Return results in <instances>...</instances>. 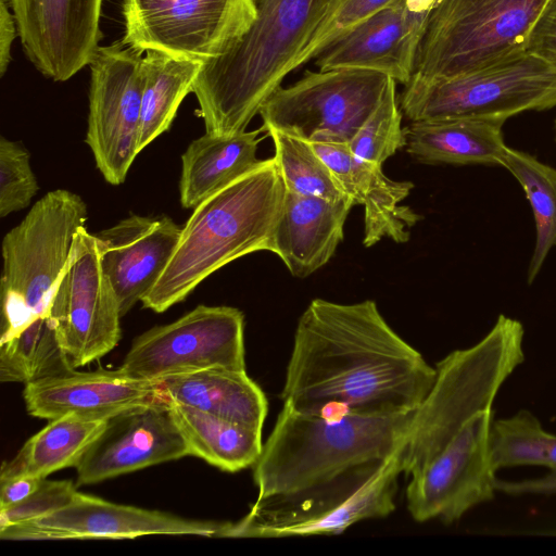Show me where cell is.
<instances>
[{
	"mask_svg": "<svg viewBox=\"0 0 556 556\" xmlns=\"http://www.w3.org/2000/svg\"><path fill=\"white\" fill-rule=\"evenodd\" d=\"M435 375L375 301L314 299L296 325L281 399L292 410L330 418L407 414Z\"/></svg>",
	"mask_w": 556,
	"mask_h": 556,
	"instance_id": "cell-1",
	"label": "cell"
},
{
	"mask_svg": "<svg viewBox=\"0 0 556 556\" xmlns=\"http://www.w3.org/2000/svg\"><path fill=\"white\" fill-rule=\"evenodd\" d=\"M256 18L230 50L210 60L193 84L206 132L247 130L288 74L302 66L337 0H252Z\"/></svg>",
	"mask_w": 556,
	"mask_h": 556,
	"instance_id": "cell-2",
	"label": "cell"
},
{
	"mask_svg": "<svg viewBox=\"0 0 556 556\" xmlns=\"http://www.w3.org/2000/svg\"><path fill=\"white\" fill-rule=\"evenodd\" d=\"M285 194L273 156L201 202L182 227L164 271L141 300L143 307L163 313L230 262L271 252Z\"/></svg>",
	"mask_w": 556,
	"mask_h": 556,
	"instance_id": "cell-3",
	"label": "cell"
},
{
	"mask_svg": "<svg viewBox=\"0 0 556 556\" xmlns=\"http://www.w3.org/2000/svg\"><path fill=\"white\" fill-rule=\"evenodd\" d=\"M414 413L330 418L283 406L253 465L258 496L301 490L394 457L409 434Z\"/></svg>",
	"mask_w": 556,
	"mask_h": 556,
	"instance_id": "cell-4",
	"label": "cell"
},
{
	"mask_svg": "<svg viewBox=\"0 0 556 556\" xmlns=\"http://www.w3.org/2000/svg\"><path fill=\"white\" fill-rule=\"evenodd\" d=\"M523 336L519 320L501 314L478 343L437 364L434 382L400 452L403 473L420 470L473 416L492 409L498 390L525 361Z\"/></svg>",
	"mask_w": 556,
	"mask_h": 556,
	"instance_id": "cell-5",
	"label": "cell"
},
{
	"mask_svg": "<svg viewBox=\"0 0 556 556\" xmlns=\"http://www.w3.org/2000/svg\"><path fill=\"white\" fill-rule=\"evenodd\" d=\"M86 222L87 204L80 195L56 189L38 200L4 236L0 343L13 339L35 320L49 317L75 233Z\"/></svg>",
	"mask_w": 556,
	"mask_h": 556,
	"instance_id": "cell-6",
	"label": "cell"
},
{
	"mask_svg": "<svg viewBox=\"0 0 556 556\" xmlns=\"http://www.w3.org/2000/svg\"><path fill=\"white\" fill-rule=\"evenodd\" d=\"M401 452V451H400ZM400 453L289 493L257 496L249 513L230 523L225 538L338 534L395 508Z\"/></svg>",
	"mask_w": 556,
	"mask_h": 556,
	"instance_id": "cell-7",
	"label": "cell"
},
{
	"mask_svg": "<svg viewBox=\"0 0 556 556\" xmlns=\"http://www.w3.org/2000/svg\"><path fill=\"white\" fill-rule=\"evenodd\" d=\"M399 105L410 122L458 117L506 122L522 112L556 106V63L522 51L452 77L412 76Z\"/></svg>",
	"mask_w": 556,
	"mask_h": 556,
	"instance_id": "cell-8",
	"label": "cell"
},
{
	"mask_svg": "<svg viewBox=\"0 0 556 556\" xmlns=\"http://www.w3.org/2000/svg\"><path fill=\"white\" fill-rule=\"evenodd\" d=\"M551 0H438L417 51L414 77L469 73L526 51Z\"/></svg>",
	"mask_w": 556,
	"mask_h": 556,
	"instance_id": "cell-9",
	"label": "cell"
},
{
	"mask_svg": "<svg viewBox=\"0 0 556 556\" xmlns=\"http://www.w3.org/2000/svg\"><path fill=\"white\" fill-rule=\"evenodd\" d=\"M390 77L368 70L307 71L279 87L260 110L262 128L307 141L349 142L380 103Z\"/></svg>",
	"mask_w": 556,
	"mask_h": 556,
	"instance_id": "cell-10",
	"label": "cell"
},
{
	"mask_svg": "<svg viewBox=\"0 0 556 556\" xmlns=\"http://www.w3.org/2000/svg\"><path fill=\"white\" fill-rule=\"evenodd\" d=\"M122 43L202 62L225 54L256 18L252 0H123Z\"/></svg>",
	"mask_w": 556,
	"mask_h": 556,
	"instance_id": "cell-11",
	"label": "cell"
},
{
	"mask_svg": "<svg viewBox=\"0 0 556 556\" xmlns=\"http://www.w3.org/2000/svg\"><path fill=\"white\" fill-rule=\"evenodd\" d=\"M244 316L231 306L198 305L131 343L121 368L144 380L210 368L245 370Z\"/></svg>",
	"mask_w": 556,
	"mask_h": 556,
	"instance_id": "cell-12",
	"label": "cell"
},
{
	"mask_svg": "<svg viewBox=\"0 0 556 556\" xmlns=\"http://www.w3.org/2000/svg\"><path fill=\"white\" fill-rule=\"evenodd\" d=\"M49 318L74 369L97 361L121 339V311L94 235L80 227L58 282Z\"/></svg>",
	"mask_w": 556,
	"mask_h": 556,
	"instance_id": "cell-13",
	"label": "cell"
},
{
	"mask_svg": "<svg viewBox=\"0 0 556 556\" xmlns=\"http://www.w3.org/2000/svg\"><path fill=\"white\" fill-rule=\"evenodd\" d=\"M86 142L104 179L123 184L138 152L146 73L142 52L122 42L97 49L90 64Z\"/></svg>",
	"mask_w": 556,
	"mask_h": 556,
	"instance_id": "cell-14",
	"label": "cell"
},
{
	"mask_svg": "<svg viewBox=\"0 0 556 556\" xmlns=\"http://www.w3.org/2000/svg\"><path fill=\"white\" fill-rule=\"evenodd\" d=\"M492 409L473 416L420 470L410 475L407 508L418 522L452 523L494 497L496 477L490 455Z\"/></svg>",
	"mask_w": 556,
	"mask_h": 556,
	"instance_id": "cell-15",
	"label": "cell"
},
{
	"mask_svg": "<svg viewBox=\"0 0 556 556\" xmlns=\"http://www.w3.org/2000/svg\"><path fill=\"white\" fill-rule=\"evenodd\" d=\"M231 522L192 520L76 492L64 508L0 531L3 540L135 539L151 534L225 538Z\"/></svg>",
	"mask_w": 556,
	"mask_h": 556,
	"instance_id": "cell-16",
	"label": "cell"
},
{
	"mask_svg": "<svg viewBox=\"0 0 556 556\" xmlns=\"http://www.w3.org/2000/svg\"><path fill=\"white\" fill-rule=\"evenodd\" d=\"M25 54L54 81L89 65L102 33L103 0H9Z\"/></svg>",
	"mask_w": 556,
	"mask_h": 556,
	"instance_id": "cell-17",
	"label": "cell"
},
{
	"mask_svg": "<svg viewBox=\"0 0 556 556\" xmlns=\"http://www.w3.org/2000/svg\"><path fill=\"white\" fill-rule=\"evenodd\" d=\"M190 455L166 397L126 409L106 427L78 465L77 484L98 483Z\"/></svg>",
	"mask_w": 556,
	"mask_h": 556,
	"instance_id": "cell-18",
	"label": "cell"
},
{
	"mask_svg": "<svg viewBox=\"0 0 556 556\" xmlns=\"http://www.w3.org/2000/svg\"><path fill=\"white\" fill-rule=\"evenodd\" d=\"M430 14L393 0L324 48L314 59L319 70L375 71L406 85Z\"/></svg>",
	"mask_w": 556,
	"mask_h": 556,
	"instance_id": "cell-19",
	"label": "cell"
},
{
	"mask_svg": "<svg viewBox=\"0 0 556 556\" xmlns=\"http://www.w3.org/2000/svg\"><path fill=\"white\" fill-rule=\"evenodd\" d=\"M181 230L166 215L131 214L94 235L101 265L116 294L122 317L160 278Z\"/></svg>",
	"mask_w": 556,
	"mask_h": 556,
	"instance_id": "cell-20",
	"label": "cell"
},
{
	"mask_svg": "<svg viewBox=\"0 0 556 556\" xmlns=\"http://www.w3.org/2000/svg\"><path fill=\"white\" fill-rule=\"evenodd\" d=\"M23 397L30 416L52 420L66 415L110 419L165 395L159 381L135 378L119 367L42 378L25 384Z\"/></svg>",
	"mask_w": 556,
	"mask_h": 556,
	"instance_id": "cell-21",
	"label": "cell"
},
{
	"mask_svg": "<svg viewBox=\"0 0 556 556\" xmlns=\"http://www.w3.org/2000/svg\"><path fill=\"white\" fill-rule=\"evenodd\" d=\"M329 167L343 192L364 206V239L369 248L383 238L407 242L410 228L421 218L410 207L401 205L414 184L395 181L382 172V165L356 157L349 142L308 141Z\"/></svg>",
	"mask_w": 556,
	"mask_h": 556,
	"instance_id": "cell-22",
	"label": "cell"
},
{
	"mask_svg": "<svg viewBox=\"0 0 556 556\" xmlns=\"http://www.w3.org/2000/svg\"><path fill=\"white\" fill-rule=\"evenodd\" d=\"M352 200L332 202L286 190L273 250L296 278H305L334 254L344 238Z\"/></svg>",
	"mask_w": 556,
	"mask_h": 556,
	"instance_id": "cell-23",
	"label": "cell"
},
{
	"mask_svg": "<svg viewBox=\"0 0 556 556\" xmlns=\"http://www.w3.org/2000/svg\"><path fill=\"white\" fill-rule=\"evenodd\" d=\"M504 123L469 117L410 122L406 151L425 164L503 166Z\"/></svg>",
	"mask_w": 556,
	"mask_h": 556,
	"instance_id": "cell-24",
	"label": "cell"
},
{
	"mask_svg": "<svg viewBox=\"0 0 556 556\" xmlns=\"http://www.w3.org/2000/svg\"><path fill=\"white\" fill-rule=\"evenodd\" d=\"M157 381L169 401L262 430L267 400L245 370L210 368Z\"/></svg>",
	"mask_w": 556,
	"mask_h": 556,
	"instance_id": "cell-25",
	"label": "cell"
},
{
	"mask_svg": "<svg viewBox=\"0 0 556 556\" xmlns=\"http://www.w3.org/2000/svg\"><path fill=\"white\" fill-rule=\"evenodd\" d=\"M263 128L233 135L205 132L181 155V206L194 208L213 193L253 168Z\"/></svg>",
	"mask_w": 556,
	"mask_h": 556,
	"instance_id": "cell-26",
	"label": "cell"
},
{
	"mask_svg": "<svg viewBox=\"0 0 556 556\" xmlns=\"http://www.w3.org/2000/svg\"><path fill=\"white\" fill-rule=\"evenodd\" d=\"M109 419L66 415L49 421L30 437L10 460L2 463L0 480L21 476L47 478L76 467Z\"/></svg>",
	"mask_w": 556,
	"mask_h": 556,
	"instance_id": "cell-27",
	"label": "cell"
},
{
	"mask_svg": "<svg viewBox=\"0 0 556 556\" xmlns=\"http://www.w3.org/2000/svg\"><path fill=\"white\" fill-rule=\"evenodd\" d=\"M173 417L190 455L223 471L253 466L262 450V430L169 401Z\"/></svg>",
	"mask_w": 556,
	"mask_h": 556,
	"instance_id": "cell-28",
	"label": "cell"
},
{
	"mask_svg": "<svg viewBox=\"0 0 556 556\" xmlns=\"http://www.w3.org/2000/svg\"><path fill=\"white\" fill-rule=\"evenodd\" d=\"M146 83L142 92L138 152L165 132L189 92L203 63L148 50L143 56Z\"/></svg>",
	"mask_w": 556,
	"mask_h": 556,
	"instance_id": "cell-29",
	"label": "cell"
},
{
	"mask_svg": "<svg viewBox=\"0 0 556 556\" xmlns=\"http://www.w3.org/2000/svg\"><path fill=\"white\" fill-rule=\"evenodd\" d=\"M503 167L520 184L533 212L535 242L527 273V281L532 285L556 247V168L509 147Z\"/></svg>",
	"mask_w": 556,
	"mask_h": 556,
	"instance_id": "cell-30",
	"label": "cell"
},
{
	"mask_svg": "<svg viewBox=\"0 0 556 556\" xmlns=\"http://www.w3.org/2000/svg\"><path fill=\"white\" fill-rule=\"evenodd\" d=\"M72 370L49 317L35 320L13 339L0 343L1 382L27 384Z\"/></svg>",
	"mask_w": 556,
	"mask_h": 556,
	"instance_id": "cell-31",
	"label": "cell"
},
{
	"mask_svg": "<svg viewBox=\"0 0 556 556\" xmlns=\"http://www.w3.org/2000/svg\"><path fill=\"white\" fill-rule=\"evenodd\" d=\"M490 455L494 469L540 465L556 469V434L545 431L528 410L492 421Z\"/></svg>",
	"mask_w": 556,
	"mask_h": 556,
	"instance_id": "cell-32",
	"label": "cell"
},
{
	"mask_svg": "<svg viewBox=\"0 0 556 556\" xmlns=\"http://www.w3.org/2000/svg\"><path fill=\"white\" fill-rule=\"evenodd\" d=\"M266 132L274 142V159L287 191L332 202L351 200L307 140L276 128Z\"/></svg>",
	"mask_w": 556,
	"mask_h": 556,
	"instance_id": "cell-33",
	"label": "cell"
},
{
	"mask_svg": "<svg viewBox=\"0 0 556 556\" xmlns=\"http://www.w3.org/2000/svg\"><path fill=\"white\" fill-rule=\"evenodd\" d=\"M402 117L396 81L390 78L380 103L350 141L352 153L363 161L382 165L406 147Z\"/></svg>",
	"mask_w": 556,
	"mask_h": 556,
	"instance_id": "cell-34",
	"label": "cell"
},
{
	"mask_svg": "<svg viewBox=\"0 0 556 556\" xmlns=\"http://www.w3.org/2000/svg\"><path fill=\"white\" fill-rule=\"evenodd\" d=\"M38 191L30 155L17 141L0 139V216L27 207Z\"/></svg>",
	"mask_w": 556,
	"mask_h": 556,
	"instance_id": "cell-35",
	"label": "cell"
},
{
	"mask_svg": "<svg viewBox=\"0 0 556 556\" xmlns=\"http://www.w3.org/2000/svg\"><path fill=\"white\" fill-rule=\"evenodd\" d=\"M77 492L70 480H47L24 501L11 507L0 509V529L23 522H29L53 514L70 505Z\"/></svg>",
	"mask_w": 556,
	"mask_h": 556,
	"instance_id": "cell-36",
	"label": "cell"
},
{
	"mask_svg": "<svg viewBox=\"0 0 556 556\" xmlns=\"http://www.w3.org/2000/svg\"><path fill=\"white\" fill-rule=\"evenodd\" d=\"M393 0H340L336 10L307 46L302 66L314 60L330 42Z\"/></svg>",
	"mask_w": 556,
	"mask_h": 556,
	"instance_id": "cell-37",
	"label": "cell"
},
{
	"mask_svg": "<svg viewBox=\"0 0 556 556\" xmlns=\"http://www.w3.org/2000/svg\"><path fill=\"white\" fill-rule=\"evenodd\" d=\"M526 51L556 63V0L548 2L534 24Z\"/></svg>",
	"mask_w": 556,
	"mask_h": 556,
	"instance_id": "cell-38",
	"label": "cell"
},
{
	"mask_svg": "<svg viewBox=\"0 0 556 556\" xmlns=\"http://www.w3.org/2000/svg\"><path fill=\"white\" fill-rule=\"evenodd\" d=\"M496 491L509 495L540 494L549 495L556 493V469L543 477L521 481L496 480Z\"/></svg>",
	"mask_w": 556,
	"mask_h": 556,
	"instance_id": "cell-39",
	"label": "cell"
},
{
	"mask_svg": "<svg viewBox=\"0 0 556 556\" xmlns=\"http://www.w3.org/2000/svg\"><path fill=\"white\" fill-rule=\"evenodd\" d=\"M45 478L21 476L0 480V509L16 505L28 497Z\"/></svg>",
	"mask_w": 556,
	"mask_h": 556,
	"instance_id": "cell-40",
	"label": "cell"
},
{
	"mask_svg": "<svg viewBox=\"0 0 556 556\" xmlns=\"http://www.w3.org/2000/svg\"><path fill=\"white\" fill-rule=\"evenodd\" d=\"M9 0H0V74L7 72L11 62V47L17 33L16 22Z\"/></svg>",
	"mask_w": 556,
	"mask_h": 556,
	"instance_id": "cell-41",
	"label": "cell"
},
{
	"mask_svg": "<svg viewBox=\"0 0 556 556\" xmlns=\"http://www.w3.org/2000/svg\"><path fill=\"white\" fill-rule=\"evenodd\" d=\"M438 0H406L407 7L417 13L430 14Z\"/></svg>",
	"mask_w": 556,
	"mask_h": 556,
	"instance_id": "cell-42",
	"label": "cell"
},
{
	"mask_svg": "<svg viewBox=\"0 0 556 556\" xmlns=\"http://www.w3.org/2000/svg\"><path fill=\"white\" fill-rule=\"evenodd\" d=\"M555 134H556V121H555ZM555 139H556V136H555Z\"/></svg>",
	"mask_w": 556,
	"mask_h": 556,
	"instance_id": "cell-43",
	"label": "cell"
},
{
	"mask_svg": "<svg viewBox=\"0 0 556 556\" xmlns=\"http://www.w3.org/2000/svg\"><path fill=\"white\" fill-rule=\"evenodd\" d=\"M339 1H340V0H337V5H338Z\"/></svg>",
	"mask_w": 556,
	"mask_h": 556,
	"instance_id": "cell-44",
	"label": "cell"
}]
</instances>
